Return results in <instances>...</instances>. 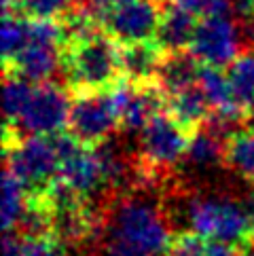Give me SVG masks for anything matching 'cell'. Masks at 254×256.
Here are the masks:
<instances>
[{"label": "cell", "mask_w": 254, "mask_h": 256, "mask_svg": "<svg viewBox=\"0 0 254 256\" xmlns=\"http://www.w3.org/2000/svg\"><path fill=\"white\" fill-rule=\"evenodd\" d=\"M235 248H238L240 256H254V235H248L246 240H244L240 246H235Z\"/></svg>", "instance_id": "cell-24"}, {"label": "cell", "mask_w": 254, "mask_h": 256, "mask_svg": "<svg viewBox=\"0 0 254 256\" xmlns=\"http://www.w3.org/2000/svg\"><path fill=\"white\" fill-rule=\"evenodd\" d=\"M222 132L216 130L214 125H204L202 130H197L190 138L188 150L184 161L188 168L195 170H210L224 166V140L220 138Z\"/></svg>", "instance_id": "cell-16"}, {"label": "cell", "mask_w": 254, "mask_h": 256, "mask_svg": "<svg viewBox=\"0 0 254 256\" xmlns=\"http://www.w3.org/2000/svg\"><path fill=\"white\" fill-rule=\"evenodd\" d=\"M70 106L68 87L51 80L38 83L32 87L20 121L11 127H15L22 136H60L68 127Z\"/></svg>", "instance_id": "cell-7"}, {"label": "cell", "mask_w": 254, "mask_h": 256, "mask_svg": "<svg viewBox=\"0 0 254 256\" xmlns=\"http://www.w3.org/2000/svg\"><path fill=\"white\" fill-rule=\"evenodd\" d=\"M32 94L30 80L20 74H4V116L6 125H15L20 121L28 98Z\"/></svg>", "instance_id": "cell-20"}, {"label": "cell", "mask_w": 254, "mask_h": 256, "mask_svg": "<svg viewBox=\"0 0 254 256\" xmlns=\"http://www.w3.org/2000/svg\"><path fill=\"white\" fill-rule=\"evenodd\" d=\"M62 76L72 94H100L123 78L121 44L102 28L66 38L62 49Z\"/></svg>", "instance_id": "cell-2"}, {"label": "cell", "mask_w": 254, "mask_h": 256, "mask_svg": "<svg viewBox=\"0 0 254 256\" xmlns=\"http://www.w3.org/2000/svg\"><path fill=\"white\" fill-rule=\"evenodd\" d=\"M224 168L238 178L254 184V127L229 132L224 136Z\"/></svg>", "instance_id": "cell-15"}, {"label": "cell", "mask_w": 254, "mask_h": 256, "mask_svg": "<svg viewBox=\"0 0 254 256\" xmlns=\"http://www.w3.org/2000/svg\"><path fill=\"white\" fill-rule=\"evenodd\" d=\"M193 132L178 123L166 108L157 112L140 130L138 163L142 186H155L166 190L172 186V174L184 161Z\"/></svg>", "instance_id": "cell-3"}, {"label": "cell", "mask_w": 254, "mask_h": 256, "mask_svg": "<svg viewBox=\"0 0 254 256\" xmlns=\"http://www.w3.org/2000/svg\"><path fill=\"white\" fill-rule=\"evenodd\" d=\"M20 2H22V0H2V11H13V8Z\"/></svg>", "instance_id": "cell-26"}, {"label": "cell", "mask_w": 254, "mask_h": 256, "mask_svg": "<svg viewBox=\"0 0 254 256\" xmlns=\"http://www.w3.org/2000/svg\"><path fill=\"white\" fill-rule=\"evenodd\" d=\"M184 216L190 231L208 240L240 246L252 233L246 204L229 195H188Z\"/></svg>", "instance_id": "cell-5"}, {"label": "cell", "mask_w": 254, "mask_h": 256, "mask_svg": "<svg viewBox=\"0 0 254 256\" xmlns=\"http://www.w3.org/2000/svg\"><path fill=\"white\" fill-rule=\"evenodd\" d=\"M199 70H202V62L190 51H166L157 72V85L163 94L170 96L178 89L195 85Z\"/></svg>", "instance_id": "cell-13"}, {"label": "cell", "mask_w": 254, "mask_h": 256, "mask_svg": "<svg viewBox=\"0 0 254 256\" xmlns=\"http://www.w3.org/2000/svg\"><path fill=\"white\" fill-rule=\"evenodd\" d=\"M166 51L157 40L121 44L123 76L134 83H157V72Z\"/></svg>", "instance_id": "cell-11"}, {"label": "cell", "mask_w": 254, "mask_h": 256, "mask_svg": "<svg viewBox=\"0 0 254 256\" xmlns=\"http://www.w3.org/2000/svg\"><path fill=\"white\" fill-rule=\"evenodd\" d=\"M172 240L170 208L163 190L136 186L100 206L92 256H168Z\"/></svg>", "instance_id": "cell-1"}, {"label": "cell", "mask_w": 254, "mask_h": 256, "mask_svg": "<svg viewBox=\"0 0 254 256\" xmlns=\"http://www.w3.org/2000/svg\"><path fill=\"white\" fill-rule=\"evenodd\" d=\"M30 40L28 17L6 11L2 17V66L11 64Z\"/></svg>", "instance_id": "cell-19"}, {"label": "cell", "mask_w": 254, "mask_h": 256, "mask_svg": "<svg viewBox=\"0 0 254 256\" xmlns=\"http://www.w3.org/2000/svg\"><path fill=\"white\" fill-rule=\"evenodd\" d=\"M72 4L74 0H22L13 11L32 20H62Z\"/></svg>", "instance_id": "cell-22"}, {"label": "cell", "mask_w": 254, "mask_h": 256, "mask_svg": "<svg viewBox=\"0 0 254 256\" xmlns=\"http://www.w3.org/2000/svg\"><path fill=\"white\" fill-rule=\"evenodd\" d=\"M74 2H78V0H74Z\"/></svg>", "instance_id": "cell-27"}, {"label": "cell", "mask_w": 254, "mask_h": 256, "mask_svg": "<svg viewBox=\"0 0 254 256\" xmlns=\"http://www.w3.org/2000/svg\"><path fill=\"white\" fill-rule=\"evenodd\" d=\"M168 256H240L238 248L231 244L208 240V237L197 235L195 231H182L174 235Z\"/></svg>", "instance_id": "cell-18"}, {"label": "cell", "mask_w": 254, "mask_h": 256, "mask_svg": "<svg viewBox=\"0 0 254 256\" xmlns=\"http://www.w3.org/2000/svg\"><path fill=\"white\" fill-rule=\"evenodd\" d=\"M22 256H70L68 246L62 244L56 235L42 233H20Z\"/></svg>", "instance_id": "cell-21"}, {"label": "cell", "mask_w": 254, "mask_h": 256, "mask_svg": "<svg viewBox=\"0 0 254 256\" xmlns=\"http://www.w3.org/2000/svg\"><path fill=\"white\" fill-rule=\"evenodd\" d=\"M246 210H248V216H250V224H252V233L254 235V193H250L248 201H246Z\"/></svg>", "instance_id": "cell-25"}, {"label": "cell", "mask_w": 254, "mask_h": 256, "mask_svg": "<svg viewBox=\"0 0 254 256\" xmlns=\"http://www.w3.org/2000/svg\"><path fill=\"white\" fill-rule=\"evenodd\" d=\"M30 190L15 176L11 170L4 168L2 174V226L4 233H13L20 228L26 210H28Z\"/></svg>", "instance_id": "cell-17"}, {"label": "cell", "mask_w": 254, "mask_h": 256, "mask_svg": "<svg viewBox=\"0 0 254 256\" xmlns=\"http://www.w3.org/2000/svg\"><path fill=\"white\" fill-rule=\"evenodd\" d=\"M2 256H22V240L20 233H4L2 240Z\"/></svg>", "instance_id": "cell-23"}, {"label": "cell", "mask_w": 254, "mask_h": 256, "mask_svg": "<svg viewBox=\"0 0 254 256\" xmlns=\"http://www.w3.org/2000/svg\"><path fill=\"white\" fill-rule=\"evenodd\" d=\"M4 168L20 178L30 193H47L60 178V152L56 136H22L4 125Z\"/></svg>", "instance_id": "cell-4"}, {"label": "cell", "mask_w": 254, "mask_h": 256, "mask_svg": "<svg viewBox=\"0 0 254 256\" xmlns=\"http://www.w3.org/2000/svg\"><path fill=\"white\" fill-rule=\"evenodd\" d=\"M166 110L193 134L197 130H202L204 125H208V121L212 116L210 102H208V98L202 91V87H199V83L166 96Z\"/></svg>", "instance_id": "cell-12"}, {"label": "cell", "mask_w": 254, "mask_h": 256, "mask_svg": "<svg viewBox=\"0 0 254 256\" xmlns=\"http://www.w3.org/2000/svg\"><path fill=\"white\" fill-rule=\"evenodd\" d=\"M121 127L114 104L108 91L100 94H76L70 106L66 132L83 146L98 148L112 138Z\"/></svg>", "instance_id": "cell-8"}, {"label": "cell", "mask_w": 254, "mask_h": 256, "mask_svg": "<svg viewBox=\"0 0 254 256\" xmlns=\"http://www.w3.org/2000/svg\"><path fill=\"white\" fill-rule=\"evenodd\" d=\"M102 30L119 44L155 40L161 24L159 0H127L114 6H96Z\"/></svg>", "instance_id": "cell-6"}, {"label": "cell", "mask_w": 254, "mask_h": 256, "mask_svg": "<svg viewBox=\"0 0 254 256\" xmlns=\"http://www.w3.org/2000/svg\"><path fill=\"white\" fill-rule=\"evenodd\" d=\"M226 78H229L233 102L248 123L250 118H254V51L252 49H246L233 64H229Z\"/></svg>", "instance_id": "cell-14"}, {"label": "cell", "mask_w": 254, "mask_h": 256, "mask_svg": "<svg viewBox=\"0 0 254 256\" xmlns=\"http://www.w3.org/2000/svg\"><path fill=\"white\" fill-rule=\"evenodd\" d=\"M199 22L202 20L197 15L186 11L174 0H163L161 24L155 40L163 47V51H188Z\"/></svg>", "instance_id": "cell-10"}, {"label": "cell", "mask_w": 254, "mask_h": 256, "mask_svg": "<svg viewBox=\"0 0 254 256\" xmlns=\"http://www.w3.org/2000/svg\"><path fill=\"white\" fill-rule=\"evenodd\" d=\"M188 51L204 66L224 68L233 64L246 49H244V36L238 22L222 15L199 22Z\"/></svg>", "instance_id": "cell-9"}]
</instances>
